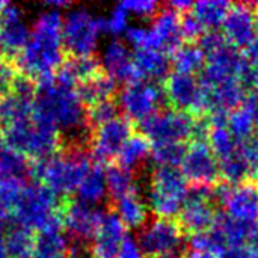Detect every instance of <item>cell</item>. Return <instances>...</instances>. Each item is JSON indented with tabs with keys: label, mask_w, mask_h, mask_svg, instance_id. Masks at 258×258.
Segmentation results:
<instances>
[{
	"label": "cell",
	"mask_w": 258,
	"mask_h": 258,
	"mask_svg": "<svg viewBox=\"0 0 258 258\" xmlns=\"http://www.w3.org/2000/svg\"><path fill=\"white\" fill-rule=\"evenodd\" d=\"M62 26L63 17L56 9L42 12L33 24L26 47L14 59L21 76L32 80L35 85L54 77L65 60Z\"/></svg>",
	"instance_id": "1"
},
{
	"label": "cell",
	"mask_w": 258,
	"mask_h": 258,
	"mask_svg": "<svg viewBox=\"0 0 258 258\" xmlns=\"http://www.w3.org/2000/svg\"><path fill=\"white\" fill-rule=\"evenodd\" d=\"M35 101L38 109L56 125L62 136V147H88L92 130L86 121V109L76 88L57 82L54 77L36 83Z\"/></svg>",
	"instance_id": "2"
},
{
	"label": "cell",
	"mask_w": 258,
	"mask_h": 258,
	"mask_svg": "<svg viewBox=\"0 0 258 258\" xmlns=\"http://www.w3.org/2000/svg\"><path fill=\"white\" fill-rule=\"evenodd\" d=\"M92 163L86 147L65 145L59 153L29 163V174L59 198H68Z\"/></svg>",
	"instance_id": "3"
},
{
	"label": "cell",
	"mask_w": 258,
	"mask_h": 258,
	"mask_svg": "<svg viewBox=\"0 0 258 258\" xmlns=\"http://www.w3.org/2000/svg\"><path fill=\"white\" fill-rule=\"evenodd\" d=\"M62 200L47 187L35 183L26 184L11 218L17 225L33 233L63 228L60 218Z\"/></svg>",
	"instance_id": "4"
},
{
	"label": "cell",
	"mask_w": 258,
	"mask_h": 258,
	"mask_svg": "<svg viewBox=\"0 0 258 258\" xmlns=\"http://www.w3.org/2000/svg\"><path fill=\"white\" fill-rule=\"evenodd\" d=\"M142 135L151 144H184L206 139L209 124L177 109H160L141 122Z\"/></svg>",
	"instance_id": "5"
},
{
	"label": "cell",
	"mask_w": 258,
	"mask_h": 258,
	"mask_svg": "<svg viewBox=\"0 0 258 258\" xmlns=\"http://www.w3.org/2000/svg\"><path fill=\"white\" fill-rule=\"evenodd\" d=\"M189 195V183L178 168L157 166L148 181L147 204L156 218L174 219Z\"/></svg>",
	"instance_id": "6"
},
{
	"label": "cell",
	"mask_w": 258,
	"mask_h": 258,
	"mask_svg": "<svg viewBox=\"0 0 258 258\" xmlns=\"http://www.w3.org/2000/svg\"><path fill=\"white\" fill-rule=\"evenodd\" d=\"M104 32L103 17H94L86 8H76L67 14L62 26V44L70 56H94L100 33Z\"/></svg>",
	"instance_id": "7"
},
{
	"label": "cell",
	"mask_w": 258,
	"mask_h": 258,
	"mask_svg": "<svg viewBox=\"0 0 258 258\" xmlns=\"http://www.w3.org/2000/svg\"><path fill=\"white\" fill-rule=\"evenodd\" d=\"M136 242L144 257H180L184 236L175 219L154 218L139 230Z\"/></svg>",
	"instance_id": "8"
},
{
	"label": "cell",
	"mask_w": 258,
	"mask_h": 258,
	"mask_svg": "<svg viewBox=\"0 0 258 258\" xmlns=\"http://www.w3.org/2000/svg\"><path fill=\"white\" fill-rule=\"evenodd\" d=\"M204 54L206 62L200 82L206 86L227 80H243L249 74V65L245 59V54L240 53L239 48L230 45L227 41L206 51Z\"/></svg>",
	"instance_id": "9"
},
{
	"label": "cell",
	"mask_w": 258,
	"mask_h": 258,
	"mask_svg": "<svg viewBox=\"0 0 258 258\" xmlns=\"http://www.w3.org/2000/svg\"><path fill=\"white\" fill-rule=\"evenodd\" d=\"M213 201L224 207V213L236 221L258 224V183L246 180L239 184L219 183L212 190Z\"/></svg>",
	"instance_id": "10"
},
{
	"label": "cell",
	"mask_w": 258,
	"mask_h": 258,
	"mask_svg": "<svg viewBox=\"0 0 258 258\" xmlns=\"http://www.w3.org/2000/svg\"><path fill=\"white\" fill-rule=\"evenodd\" d=\"M163 94L172 104V109L200 116L209 112L207 94L201 82L190 74L169 73L165 77Z\"/></svg>",
	"instance_id": "11"
},
{
	"label": "cell",
	"mask_w": 258,
	"mask_h": 258,
	"mask_svg": "<svg viewBox=\"0 0 258 258\" xmlns=\"http://www.w3.org/2000/svg\"><path fill=\"white\" fill-rule=\"evenodd\" d=\"M163 98V88L157 86L154 82L138 80L124 85L119 91L118 106L122 109L128 121L142 122L160 110Z\"/></svg>",
	"instance_id": "12"
},
{
	"label": "cell",
	"mask_w": 258,
	"mask_h": 258,
	"mask_svg": "<svg viewBox=\"0 0 258 258\" xmlns=\"http://www.w3.org/2000/svg\"><path fill=\"white\" fill-rule=\"evenodd\" d=\"M180 166L183 177L192 186L213 187L218 184L219 160L206 139H195L186 147Z\"/></svg>",
	"instance_id": "13"
},
{
	"label": "cell",
	"mask_w": 258,
	"mask_h": 258,
	"mask_svg": "<svg viewBox=\"0 0 258 258\" xmlns=\"http://www.w3.org/2000/svg\"><path fill=\"white\" fill-rule=\"evenodd\" d=\"M212 190L213 187H204V186L189 187L187 200L177 221L183 231L197 234L212 230L218 216V212L213 207Z\"/></svg>",
	"instance_id": "14"
},
{
	"label": "cell",
	"mask_w": 258,
	"mask_h": 258,
	"mask_svg": "<svg viewBox=\"0 0 258 258\" xmlns=\"http://www.w3.org/2000/svg\"><path fill=\"white\" fill-rule=\"evenodd\" d=\"M101 213L103 212L79 200H73L70 197L63 198L60 207V218L62 227L67 231L70 242L86 245V242H89L95 234Z\"/></svg>",
	"instance_id": "15"
},
{
	"label": "cell",
	"mask_w": 258,
	"mask_h": 258,
	"mask_svg": "<svg viewBox=\"0 0 258 258\" xmlns=\"http://www.w3.org/2000/svg\"><path fill=\"white\" fill-rule=\"evenodd\" d=\"M132 135V121L122 116H116L115 119L94 128L91 133L89 145L95 162L100 163L116 159L122 145Z\"/></svg>",
	"instance_id": "16"
},
{
	"label": "cell",
	"mask_w": 258,
	"mask_h": 258,
	"mask_svg": "<svg viewBox=\"0 0 258 258\" xmlns=\"http://www.w3.org/2000/svg\"><path fill=\"white\" fill-rule=\"evenodd\" d=\"M225 41L236 48H246L257 38V12L249 3L231 5L222 23Z\"/></svg>",
	"instance_id": "17"
},
{
	"label": "cell",
	"mask_w": 258,
	"mask_h": 258,
	"mask_svg": "<svg viewBox=\"0 0 258 258\" xmlns=\"http://www.w3.org/2000/svg\"><path fill=\"white\" fill-rule=\"evenodd\" d=\"M29 38L30 32L23 12L15 5L0 2V53L14 60Z\"/></svg>",
	"instance_id": "18"
},
{
	"label": "cell",
	"mask_w": 258,
	"mask_h": 258,
	"mask_svg": "<svg viewBox=\"0 0 258 258\" xmlns=\"http://www.w3.org/2000/svg\"><path fill=\"white\" fill-rule=\"evenodd\" d=\"M127 239V228L115 212H103L92 243L89 245L91 258H116Z\"/></svg>",
	"instance_id": "19"
},
{
	"label": "cell",
	"mask_w": 258,
	"mask_h": 258,
	"mask_svg": "<svg viewBox=\"0 0 258 258\" xmlns=\"http://www.w3.org/2000/svg\"><path fill=\"white\" fill-rule=\"evenodd\" d=\"M101 70L112 79L132 83L138 82V76L133 65V53L128 50L127 44L113 38L106 44L100 60Z\"/></svg>",
	"instance_id": "20"
},
{
	"label": "cell",
	"mask_w": 258,
	"mask_h": 258,
	"mask_svg": "<svg viewBox=\"0 0 258 258\" xmlns=\"http://www.w3.org/2000/svg\"><path fill=\"white\" fill-rule=\"evenodd\" d=\"M150 30L157 50L174 53L183 44L181 15L171 8H165L154 15Z\"/></svg>",
	"instance_id": "21"
},
{
	"label": "cell",
	"mask_w": 258,
	"mask_h": 258,
	"mask_svg": "<svg viewBox=\"0 0 258 258\" xmlns=\"http://www.w3.org/2000/svg\"><path fill=\"white\" fill-rule=\"evenodd\" d=\"M212 231L222 240L227 249H236L248 246L258 237V224H248L236 221L225 213H218Z\"/></svg>",
	"instance_id": "22"
},
{
	"label": "cell",
	"mask_w": 258,
	"mask_h": 258,
	"mask_svg": "<svg viewBox=\"0 0 258 258\" xmlns=\"http://www.w3.org/2000/svg\"><path fill=\"white\" fill-rule=\"evenodd\" d=\"M203 85V83H201ZM207 94L209 112H231L243 103L246 94L243 80H227L212 86L203 85Z\"/></svg>",
	"instance_id": "23"
},
{
	"label": "cell",
	"mask_w": 258,
	"mask_h": 258,
	"mask_svg": "<svg viewBox=\"0 0 258 258\" xmlns=\"http://www.w3.org/2000/svg\"><path fill=\"white\" fill-rule=\"evenodd\" d=\"M133 65L138 80H157L166 77L169 73L168 53L157 48H138L133 51Z\"/></svg>",
	"instance_id": "24"
},
{
	"label": "cell",
	"mask_w": 258,
	"mask_h": 258,
	"mask_svg": "<svg viewBox=\"0 0 258 258\" xmlns=\"http://www.w3.org/2000/svg\"><path fill=\"white\" fill-rule=\"evenodd\" d=\"M115 213L125 225V228L141 230L150 219H148V204L147 200L142 197L139 189H133L128 194L122 195L121 198L115 200Z\"/></svg>",
	"instance_id": "25"
},
{
	"label": "cell",
	"mask_w": 258,
	"mask_h": 258,
	"mask_svg": "<svg viewBox=\"0 0 258 258\" xmlns=\"http://www.w3.org/2000/svg\"><path fill=\"white\" fill-rule=\"evenodd\" d=\"M76 91L83 104L92 106L106 100H112L118 91V85L115 79H112L101 70L92 77L79 83L76 86Z\"/></svg>",
	"instance_id": "26"
},
{
	"label": "cell",
	"mask_w": 258,
	"mask_h": 258,
	"mask_svg": "<svg viewBox=\"0 0 258 258\" xmlns=\"http://www.w3.org/2000/svg\"><path fill=\"white\" fill-rule=\"evenodd\" d=\"M77 195L79 201L88 204V206H95L101 203L106 195H107V187H106V178H104V169L101 168L100 163L94 162L88 172L83 175L77 186Z\"/></svg>",
	"instance_id": "27"
},
{
	"label": "cell",
	"mask_w": 258,
	"mask_h": 258,
	"mask_svg": "<svg viewBox=\"0 0 258 258\" xmlns=\"http://www.w3.org/2000/svg\"><path fill=\"white\" fill-rule=\"evenodd\" d=\"M151 156V142L142 133H133L118 153V165L135 172L141 169Z\"/></svg>",
	"instance_id": "28"
},
{
	"label": "cell",
	"mask_w": 258,
	"mask_h": 258,
	"mask_svg": "<svg viewBox=\"0 0 258 258\" xmlns=\"http://www.w3.org/2000/svg\"><path fill=\"white\" fill-rule=\"evenodd\" d=\"M252 174L254 169L240 151V147L230 156L219 159V178H222L227 184L243 183L249 180Z\"/></svg>",
	"instance_id": "29"
},
{
	"label": "cell",
	"mask_w": 258,
	"mask_h": 258,
	"mask_svg": "<svg viewBox=\"0 0 258 258\" xmlns=\"http://www.w3.org/2000/svg\"><path fill=\"white\" fill-rule=\"evenodd\" d=\"M231 3L224 0H201L194 3L190 12L201 23L204 30H216L222 26Z\"/></svg>",
	"instance_id": "30"
},
{
	"label": "cell",
	"mask_w": 258,
	"mask_h": 258,
	"mask_svg": "<svg viewBox=\"0 0 258 258\" xmlns=\"http://www.w3.org/2000/svg\"><path fill=\"white\" fill-rule=\"evenodd\" d=\"M35 239H36V234L33 231L23 228L20 225L9 230L3 240L8 257L32 258L35 252Z\"/></svg>",
	"instance_id": "31"
},
{
	"label": "cell",
	"mask_w": 258,
	"mask_h": 258,
	"mask_svg": "<svg viewBox=\"0 0 258 258\" xmlns=\"http://www.w3.org/2000/svg\"><path fill=\"white\" fill-rule=\"evenodd\" d=\"M204 62H206L204 51L201 50L200 45L194 42L181 44L172 53V65L177 73L194 76L195 73L204 68Z\"/></svg>",
	"instance_id": "32"
},
{
	"label": "cell",
	"mask_w": 258,
	"mask_h": 258,
	"mask_svg": "<svg viewBox=\"0 0 258 258\" xmlns=\"http://www.w3.org/2000/svg\"><path fill=\"white\" fill-rule=\"evenodd\" d=\"M104 178L107 194L113 198V201L138 187L133 172L118 163H112L107 166V169L104 171Z\"/></svg>",
	"instance_id": "33"
},
{
	"label": "cell",
	"mask_w": 258,
	"mask_h": 258,
	"mask_svg": "<svg viewBox=\"0 0 258 258\" xmlns=\"http://www.w3.org/2000/svg\"><path fill=\"white\" fill-rule=\"evenodd\" d=\"M206 141L210 145L215 156L218 157V160L230 156L239 148V142L230 133V130L227 128V124H209Z\"/></svg>",
	"instance_id": "34"
},
{
	"label": "cell",
	"mask_w": 258,
	"mask_h": 258,
	"mask_svg": "<svg viewBox=\"0 0 258 258\" xmlns=\"http://www.w3.org/2000/svg\"><path fill=\"white\" fill-rule=\"evenodd\" d=\"M26 184L27 183L18 177H0V212H3L8 219L11 218Z\"/></svg>",
	"instance_id": "35"
},
{
	"label": "cell",
	"mask_w": 258,
	"mask_h": 258,
	"mask_svg": "<svg viewBox=\"0 0 258 258\" xmlns=\"http://www.w3.org/2000/svg\"><path fill=\"white\" fill-rule=\"evenodd\" d=\"M227 128L239 144L254 138V130H255L251 116L242 106L227 113Z\"/></svg>",
	"instance_id": "36"
},
{
	"label": "cell",
	"mask_w": 258,
	"mask_h": 258,
	"mask_svg": "<svg viewBox=\"0 0 258 258\" xmlns=\"http://www.w3.org/2000/svg\"><path fill=\"white\" fill-rule=\"evenodd\" d=\"M184 144H151V159L157 166L177 168L184 156Z\"/></svg>",
	"instance_id": "37"
},
{
	"label": "cell",
	"mask_w": 258,
	"mask_h": 258,
	"mask_svg": "<svg viewBox=\"0 0 258 258\" xmlns=\"http://www.w3.org/2000/svg\"><path fill=\"white\" fill-rule=\"evenodd\" d=\"M24 172H29V163L26 162L24 156L8 145L3 147L0 150V177L21 178Z\"/></svg>",
	"instance_id": "38"
},
{
	"label": "cell",
	"mask_w": 258,
	"mask_h": 258,
	"mask_svg": "<svg viewBox=\"0 0 258 258\" xmlns=\"http://www.w3.org/2000/svg\"><path fill=\"white\" fill-rule=\"evenodd\" d=\"M118 116V103L113 100H106L97 104H92L86 110V121L91 130L115 119Z\"/></svg>",
	"instance_id": "39"
},
{
	"label": "cell",
	"mask_w": 258,
	"mask_h": 258,
	"mask_svg": "<svg viewBox=\"0 0 258 258\" xmlns=\"http://www.w3.org/2000/svg\"><path fill=\"white\" fill-rule=\"evenodd\" d=\"M18 77H20V73L14 60L0 53V98L8 95L14 89Z\"/></svg>",
	"instance_id": "40"
},
{
	"label": "cell",
	"mask_w": 258,
	"mask_h": 258,
	"mask_svg": "<svg viewBox=\"0 0 258 258\" xmlns=\"http://www.w3.org/2000/svg\"><path fill=\"white\" fill-rule=\"evenodd\" d=\"M104 20V32H109L112 35H121L125 33L128 29V12L118 3L109 17H103Z\"/></svg>",
	"instance_id": "41"
},
{
	"label": "cell",
	"mask_w": 258,
	"mask_h": 258,
	"mask_svg": "<svg viewBox=\"0 0 258 258\" xmlns=\"http://www.w3.org/2000/svg\"><path fill=\"white\" fill-rule=\"evenodd\" d=\"M125 39L130 45L135 47V50L156 48L153 33L150 27H145V26H132V27L128 26V29L125 30Z\"/></svg>",
	"instance_id": "42"
},
{
	"label": "cell",
	"mask_w": 258,
	"mask_h": 258,
	"mask_svg": "<svg viewBox=\"0 0 258 258\" xmlns=\"http://www.w3.org/2000/svg\"><path fill=\"white\" fill-rule=\"evenodd\" d=\"M119 5L128 12V15L133 14L141 18H150L159 12V3L154 0H125Z\"/></svg>",
	"instance_id": "43"
},
{
	"label": "cell",
	"mask_w": 258,
	"mask_h": 258,
	"mask_svg": "<svg viewBox=\"0 0 258 258\" xmlns=\"http://www.w3.org/2000/svg\"><path fill=\"white\" fill-rule=\"evenodd\" d=\"M204 32H206L204 27L194 17V14L190 11L181 15V33H183V38H186L189 41L200 39Z\"/></svg>",
	"instance_id": "44"
},
{
	"label": "cell",
	"mask_w": 258,
	"mask_h": 258,
	"mask_svg": "<svg viewBox=\"0 0 258 258\" xmlns=\"http://www.w3.org/2000/svg\"><path fill=\"white\" fill-rule=\"evenodd\" d=\"M248 115L251 116L254 127L258 128V91H252L251 94H248L243 100V106H242Z\"/></svg>",
	"instance_id": "45"
},
{
	"label": "cell",
	"mask_w": 258,
	"mask_h": 258,
	"mask_svg": "<svg viewBox=\"0 0 258 258\" xmlns=\"http://www.w3.org/2000/svg\"><path fill=\"white\" fill-rule=\"evenodd\" d=\"M116 258H144V254L141 252V249L138 246V242L127 236V239L124 240Z\"/></svg>",
	"instance_id": "46"
},
{
	"label": "cell",
	"mask_w": 258,
	"mask_h": 258,
	"mask_svg": "<svg viewBox=\"0 0 258 258\" xmlns=\"http://www.w3.org/2000/svg\"><path fill=\"white\" fill-rule=\"evenodd\" d=\"M245 59L249 67H255V70H258V36L246 47Z\"/></svg>",
	"instance_id": "47"
},
{
	"label": "cell",
	"mask_w": 258,
	"mask_h": 258,
	"mask_svg": "<svg viewBox=\"0 0 258 258\" xmlns=\"http://www.w3.org/2000/svg\"><path fill=\"white\" fill-rule=\"evenodd\" d=\"M248 79H249V82L254 85L255 91H258V70L252 71V73H249V74H248Z\"/></svg>",
	"instance_id": "48"
},
{
	"label": "cell",
	"mask_w": 258,
	"mask_h": 258,
	"mask_svg": "<svg viewBox=\"0 0 258 258\" xmlns=\"http://www.w3.org/2000/svg\"><path fill=\"white\" fill-rule=\"evenodd\" d=\"M187 258H222V257H218V255H213V254H197V252H189Z\"/></svg>",
	"instance_id": "49"
},
{
	"label": "cell",
	"mask_w": 258,
	"mask_h": 258,
	"mask_svg": "<svg viewBox=\"0 0 258 258\" xmlns=\"http://www.w3.org/2000/svg\"><path fill=\"white\" fill-rule=\"evenodd\" d=\"M6 224H8V216L3 212H0V236L5 231V228H6Z\"/></svg>",
	"instance_id": "50"
},
{
	"label": "cell",
	"mask_w": 258,
	"mask_h": 258,
	"mask_svg": "<svg viewBox=\"0 0 258 258\" xmlns=\"http://www.w3.org/2000/svg\"><path fill=\"white\" fill-rule=\"evenodd\" d=\"M0 258H9L8 257V252H6V248H5V243H3L2 239H0Z\"/></svg>",
	"instance_id": "51"
},
{
	"label": "cell",
	"mask_w": 258,
	"mask_h": 258,
	"mask_svg": "<svg viewBox=\"0 0 258 258\" xmlns=\"http://www.w3.org/2000/svg\"><path fill=\"white\" fill-rule=\"evenodd\" d=\"M3 147H6V142H5V138H3V133H2V130H0V150H2Z\"/></svg>",
	"instance_id": "52"
},
{
	"label": "cell",
	"mask_w": 258,
	"mask_h": 258,
	"mask_svg": "<svg viewBox=\"0 0 258 258\" xmlns=\"http://www.w3.org/2000/svg\"><path fill=\"white\" fill-rule=\"evenodd\" d=\"M251 248H252V246H251ZM252 251H254V249H252ZM254 258H258V254L255 252V251H254Z\"/></svg>",
	"instance_id": "53"
},
{
	"label": "cell",
	"mask_w": 258,
	"mask_h": 258,
	"mask_svg": "<svg viewBox=\"0 0 258 258\" xmlns=\"http://www.w3.org/2000/svg\"><path fill=\"white\" fill-rule=\"evenodd\" d=\"M255 12H257V29H258V8L255 9Z\"/></svg>",
	"instance_id": "54"
}]
</instances>
